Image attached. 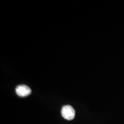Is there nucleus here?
<instances>
[{
	"mask_svg": "<svg viewBox=\"0 0 124 124\" xmlns=\"http://www.w3.org/2000/svg\"><path fill=\"white\" fill-rule=\"evenodd\" d=\"M61 114L65 119L71 120H73L75 117V110L71 105H67L62 107Z\"/></svg>",
	"mask_w": 124,
	"mask_h": 124,
	"instance_id": "nucleus-1",
	"label": "nucleus"
},
{
	"mask_svg": "<svg viewBox=\"0 0 124 124\" xmlns=\"http://www.w3.org/2000/svg\"><path fill=\"white\" fill-rule=\"evenodd\" d=\"M15 91L18 96L21 97H26L31 93V89L25 85H18L16 88Z\"/></svg>",
	"mask_w": 124,
	"mask_h": 124,
	"instance_id": "nucleus-2",
	"label": "nucleus"
}]
</instances>
